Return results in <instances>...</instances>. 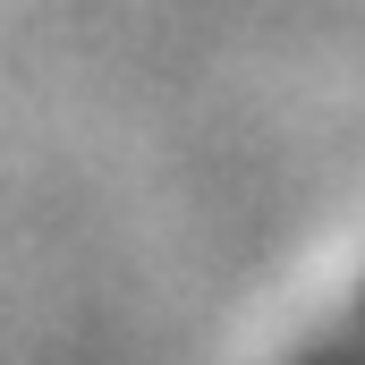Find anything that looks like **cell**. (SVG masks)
Instances as JSON below:
<instances>
[{
	"label": "cell",
	"mask_w": 365,
	"mask_h": 365,
	"mask_svg": "<svg viewBox=\"0 0 365 365\" xmlns=\"http://www.w3.org/2000/svg\"><path fill=\"white\" fill-rule=\"evenodd\" d=\"M289 365H365V323H357V314H340L323 340H306Z\"/></svg>",
	"instance_id": "6da1fadb"
},
{
	"label": "cell",
	"mask_w": 365,
	"mask_h": 365,
	"mask_svg": "<svg viewBox=\"0 0 365 365\" xmlns=\"http://www.w3.org/2000/svg\"><path fill=\"white\" fill-rule=\"evenodd\" d=\"M349 314H357V323H365V297H357V306H349Z\"/></svg>",
	"instance_id": "7a4b0ae2"
}]
</instances>
